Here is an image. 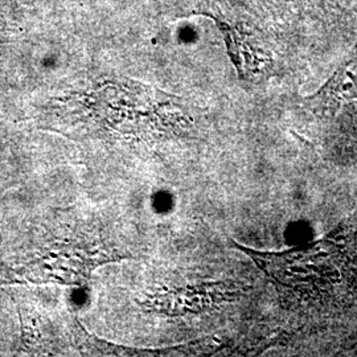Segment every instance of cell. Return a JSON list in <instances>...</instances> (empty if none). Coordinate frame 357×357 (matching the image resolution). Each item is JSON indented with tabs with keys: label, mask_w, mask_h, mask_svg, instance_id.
Returning a JSON list of instances; mask_svg holds the SVG:
<instances>
[{
	"label": "cell",
	"mask_w": 357,
	"mask_h": 357,
	"mask_svg": "<svg viewBox=\"0 0 357 357\" xmlns=\"http://www.w3.org/2000/svg\"><path fill=\"white\" fill-rule=\"evenodd\" d=\"M275 282L284 298L332 319L357 314V221L348 220L305 249L259 253L237 245Z\"/></svg>",
	"instance_id": "1"
},
{
	"label": "cell",
	"mask_w": 357,
	"mask_h": 357,
	"mask_svg": "<svg viewBox=\"0 0 357 357\" xmlns=\"http://www.w3.org/2000/svg\"><path fill=\"white\" fill-rule=\"evenodd\" d=\"M172 15L205 17L216 26L240 78L273 76L298 35L287 0H171Z\"/></svg>",
	"instance_id": "2"
},
{
	"label": "cell",
	"mask_w": 357,
	"mask_h": 357,
	"mask_svg": "<svg viewBox=\"0 0 357 357\" xmlns=\"http://www.w3.org/2000/svg\"><path fill=\"white\" fill-rule=\"evenodd\" d=\"M306 107L321 126L357 135V44Z\"/></svg>",
	"instance_id": "3"
},
{
	"label": "cell",
	"mask_w": 357,
	"mask_h": 357,
	"mask_svg": "<svg viewBox=\"0 0 357 357\" xmlns=\"http://www.w3.org/2000/svg\"><path fill=\"white\" fill-rule=\"evenodd\" d=\"M299 6L327 31L356 26L357 0H299Z\"/></svg>",
	"instance_id": "4"
}]
</instances>
